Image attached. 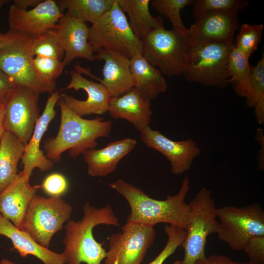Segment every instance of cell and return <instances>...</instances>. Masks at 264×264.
<instances>
[{
	"instance_id": "26",
	"label": "cell",
	"mask_w": 264,
	"mask_h": 264,
	"mask_svg": "<svg viewBox=\"0 0 264 264\" xmlns=\"http://www.w3.org/2000/svg\"><path fill=\"white\" fill-rule=\"evenodd\" d=\"M24 145L12 133L5 131L0 138V193L16 177Z\"/></svg>"
},
{
	"instance_id": "9",
	"label": "cell",
	"mask_w": 264,
	"mask_h": 264,
	"mask_svg": "<svg viewBox=\"0 0 264 264\" xmlns=\"http://www.w3.org/2000/svg\"><path fill=\"white\" fill-rule=\"evenodd\" d=\"M218 239L234 251H241L255 236H264V211L260 204L244 207L225 206L217 209Z\"/></svg>"
},
{
	"instance_id": "18",
	"label": "cell",
	"mask_w": 264,
	"mask_h": 264,
	"mask_svg": "<svg viewBox=\"0 0 264 264\" xmlns=\"http://www.w3.org/2000/svg\"><path fill=\"white\" fill-rule=\"evenodd\" d=\"M60 95L58 91H55L48 98L44 109L36 124L32 135L28 143L24 146L21 159L23 165L22 172L28 183L35 168H38L42 172H46L54 166V162L48 159L44 151L40 149V142L49 123L56 115L55 107L60 98Z\"/></svg>"
},
{
	"instance_id": "32",
	"label": "cell",
	"mask_w": 264,
	"mask_h": 264,
	"mask_svg": "<svg viewBox=\"0 0 264 264\" xmlns=\"http://www.w3.org/2000/svg\"><path fill=\"white\" fill-rule=\"evenodd\" d=\"M247 0H193L195 20L211 12L228 11L239 13L248 5Z\"/></svg>"
},
{
	"instance_id": "44",
	"label": "cell",
	"mask_w": 264,
	"mask_h": 264,
	"mask_svg": "<svg viewBox=\"0 0 264 264\" xmlns=\"http://www.w3.org/2000/svg\"><path fill=\"white\" fill-rule=\"evenodd\" d=\"M9 1H10V0H0V8L5 3L9 2Z\"/></svg>"
},
{
	"instance_id": "10",
	"label": "cell",
	"mask_w": 264,
	"mask_h": 264,
	"mask_svg": "<svg viewBox=\"0 0 264 264\" xmlns=\"http://www.w3.org/2000/svg\"><path fill=\"white\" fill-rule=\"evenodd\" d=\"M72 210L61 197L45 198L36 195L28 206L22 230L48 248L53 236L70 220Z\"/></svg>"
},
{
	"instance_id": "23",
	"label": "cell",
	"mask_w": 264,
	"mask_h": 264,
	"mask_svg": "<svg viewBox=\"0 0 264 264\" xmlns=\"http://www.w3.org/2000/svg\"><path fill=\"white\" fill-rule=\"evenodd\" d=\"M0 235L9 239L15 249L22 258L32 255L44 264H65L66 260L62 254L44 247L23 230L16 227L10 221L0 214Z\"/></svg>"
},
{
	"instance_id": "17",
	"label": "cell",
	"mask_w": 264,
	"mask_h": 264,
	"mask_svg": "<svg viewBox=\"0 0 264 264\" xmlns=\"http://www.w3.org/2000/svg\"><path fill=\"white\" fill-rule=\"evenodd\" d=\"M69 74L70 81L66 88L76 91L83 89L88 97L85 100H80L69 94H61L60 98L67 108L82 117L92 114L101 115L108 112L111 97L101 83L89 80L75 69L71 70Z\"/></svg>"
},
{
	"instance_id": "46",
	"label": "cell",
	"mask_w": 264,
	"mask_h": 264,
	"mask_svg": "<svg viewBox=\"0 0 264 264\" xmlns=\"http://www.w3.org/2000/svg\"><path fill=\"white\" fill-rule=\"evenodd\" d=\"M241 264H253L250 262H248L247 263H241Z\"/></svg>"
},
{
	"instance_id": "33",
	"label": "cell",
	"mask_w": 264,
	"mask_h": 264,
	"mask_svg": "<svg viewBox=\"0 0 264 264\" xmlns=\"http://www.w3.org/2000/svg\"><path fill=\"white\" fill-rule=\"evenodd\" d=\"M264 29L263 24H242L234 44V47L249 58L258 48Z\"/></svg>"
},
{
	"instance_id": "37",
	"label": "cell",
	"mask_w": 264,
	"mask_h": 264,
	"mask_svg": "<svg viewBox=\"0 0 264 264\" xmlns=\"http://www.w3.org/2000/svg\"><path fill=\"white\" fill-rule=\"evenodd\" d=\"M242 250L248 256L250 262L264 264V236H255L249 239Z\"/></svg>"
},
{
	"instance_id": "15",
	"label": "cell",
	"mask_w": 264,
	"mask_h": 264,
	"mask_svg": "<svg viewBox=\"0 0 264 264\" xmlns=\"http://www.w3.org/2000/svg\"><path fill=\"white\" fill-rule=\"evenodd\" d=\"M96 60H103V79L93 75L89 68H85L79 65L74 69L82 74L98 80L108 90L111 97H117L126 93L133 88L129 59L117 52L101 49L95 52Z\"/></svg>"
},
{
	"instance_id": "2",
	"label": "cell",
	"mask_w": 264,
	"mask_h": 264,
	"mask_svg": "<svg viewBox=\"0 0 264 264\" xmlns=\"http://www.w3.org/2000/svg\"><path fill=\"white\" fill-rule=\"evenodd\" d=\"M83 209L81 220H69L65 225L62 254L66 264H101L107 251L103 247L104 243L94 239L93 228L100 224L118 226L119 221L110 205L97 208L87 202Z\"/></svg>"
},
{
	"instance_id": "11",
	"label": "cell",
	"mask_w": 264,
	"mask_h": 264,
	"mask_svg": "<svg viewBox=\"0 0 264 264\" xmlns=\"http://www.w3.org/2000/svg\"><path fill=\"white\" fill-rule=\"evenodd\" d=\"M121 229L109 238L104 264H141L155 240L154 227L127 222Z\"/></svg>"
},
{
	"instance_id": "16",
	"label": "cell",
	"mask_w": 264,
	"mask_h": 264,
	"mask_svg": "<svg viewBox=\"0 0 264 264\" xmlns=\"http://www.w3.org/2000/svg\"><path fill=\"white\" fill-rule=\"evenodd\" d=\"M64 14L56 0H45L30 10H22L11 5L8 20L10 29L36 37L47 30L55 29Z\"/></svg>"
},
{
	"instance_id": "13",
	"label": "cell",
	"mask_w": 264,
	"mask_h": 264,
	"mask_svg": "<svg viewBox=\"0 0 264 264\" xmlns=\"http://www.w3.org/2000/svg\"><path fill=\"white\" fill-rule=\"evenodd\" d=\"M238 13L211 12L196 19L186 33L191 48L210 43H233L234 34L239 25Z\"/></svg>"
},
{
	"instance_id": "40",
	"label": "cell",
	"mask_w": 264,
	"mask_h": 264,
	"mask_svg": "<svg viewBox=\"0 0 264 264\" xmlns=\"http://www.w3.org/2000/svg\"><path fill=\"white\" fill-rule=\"evenodd\" d=\"M43 1V0H14L13 4L21 9L27 10L28 7L34 8Z\"/></svg>"
},
{
	"instance_id": "35",
	"label": "cell",
	"mask_w": 264,
	"mask_h": 264,
	"mask_svg": "<svg viewBox=\"0 0 264 264\" xmlns=\"http://www.w3.org/2000/svg\"><path fill=\"white\" fill-rule=\"evenodd\" d=\"M33 64L38 75L49 83H55V80L65 67L62 60L41 56H35Z\"/></svg>"
},
{
	"instance_id": "38",
	"label": "cell",
	"mask_w": 264,
	"mask_h": 264,
	"mask_svg": "<svg viewBox=\"0 0 264 264\" xmlns=\"http://www.w3.org/2000/svg\"><path fill=\"white\" fill-rule=\"evenodd\" d=\"M16 87L11 78L0 69V106H5Z\"/></svg>"
},
{
	"instance_id": "12",
	"label": "cell",
	"mask_w": 264,
	"mask_h": 264,
	"mask_svg": "<svg viewBox=\"0 0 264 264\" xmlns=\"http://www.w3.org/2000/svg\"><path fill=\"white\" fill-rule=\"evenodd\" d=\"M39 95L28 88L16 86L5 106V131L12 133L24 146L29 141L40 117Z\"/></svg>"
},
{
	"instance_id": "41",
	"label": "cell",
	"mask_w": 264,
	"mask_h": 264,
	"mask_svg": "<svg viewBox=\"0 0 264 264\" xmlns=\"http://www.w3.org/2000/svg\"><path fill=\"white\" fill-rule=\"evenodd\" d=\"M10 40V34L8 31L5 33H0V49L5 46Z\"/></svg>"
},
{
	"instance_id": "27",
	"label": "cell",
	"mask_w": 264,
	"mask_h": 264,
	"mask_svg": "<svg viewBox=\"0 0 264 264\" xmlns=\"http://www.w3.org/2000/svg\"><path fill=\"white\" fill-rule=\"evenodd\" d=\"M115 0H58L56 4L72 17L85 22L94 23L112 7Z\"/></svg>"
},
{
	"instance_id": "3",
	"label": "cell",
	"mask_w": 264,
	"mask_h": 264,
	"mask_svg": "<svg viewBox=\"0 0 264 264\" xmlns=\"http://www.w3.org/2000/svg\"><path fill=\"white\" fill-rule=\"evenodd\" d=\"M57 103L61 111L58 133L43 144L45 155L54 162H59L62 153L67 150L70 157L76 158L85 151L95 148L97 138L110 134L111 121L102 118L85 119L67 108L61 98Z\"/></svg>"
},
{
	"instance_id": "30",
	"label": "cell",
	"mask_w": 264,
	"mask_h": 264,
	"mask_svg": "<svg viewBox=\"0 0 264 264\" xmlns=\"http://www.w3.org/2000/svg\"><path fill=\"white\" fill-rule=\"evenodd\" d=\"M192 2L193 0H152L150 3L161 17L169 21L173 29L186 36L187 28L183 23L180 11Z\"/></svg>"
},
{
	"instance_id": "5",
	"label": "cell",
	"mask_w": 264,
	"mask_h": 264,
	"mask_svg": "<svg viewBox=\"0 0 264 264\" xmlns=\"http://www.w3.org/2000/svg\"><path fill=\"white\" fill-rule=\"evenodd\" d=\"M88 40L94 53L103 49L129 59L142 54V41L133 33L116 0L110 9L89 27Z\"/></svg>"
},
{
	"instance_id": "36",
	"label": "cell",
	"mask_w": 264,
	"mask_h": 264,
	"mask_svg": "<svg viewBox=\"0 0 264 264\" xmlns=\"http://www.w3.org/2000/svg\"><path fill=\"white\" fill-rule=\"evenodd\" d=\"M44 192L52 197H61L68 189L66 179L62 174L52 173L47 176L43 180L41 186Z\"/></svg>"
},
{
	"instance_id": "4",
	"label": "cell",
	"mask_w": 264,
	"mask_h": 264,
	"mask_svg": "<svg viewBox=\"0 0 264 264\" xmlns=\"http://www.w3.org/2000/svg\"><path fill=\"white\" fill-rule=\"evenodd\" d=\"M10 40L0 49V69L12 80L16 86L28 88L39 93H53L56 82L43 80L33 64L32 45L33 37L11 29Z\"/></svg>"
},
{
	"instance_id": "34",
	"label": "cell",
	"mask_w": 264,
	"mask_h": 264,
	"mask_svg": "<svg viewBox=\"0 0 264 264\" xmlns=\"http://www.w3.org/2000/svg\"><path fill=\"white\" fill-rule=\"evenodd\" d=\"M164 230L168 236L167 243L160 253L149 264H163L181 245L185 239L186 231L182 228L166 225Z\"/></svg>"
},
{
	"instance_id": "20",
	"label": "cell",
	"mask_w": 264,
	"mask_h": 264,
	"mask_svg": "<svg viewBox=\"0 0 264 264\" xmlns=\"http://www.w3.org/2000/svg\"><path fill=\"white\" fill-rule=\"evenodd\" d=\"M39 185L31 186L22 172L0 193V214L18 228L22 230L24 218Z\"/></svg>"
},
{
	"instance_id": "28",
	"label": "cell",
	"mask_w": 264,
	"mask_h": 264,
	"mask_svg": "<svg viewBox=\"0 0 264 264\" xmlns=\"http://www.w3.org/2000/svg\"><path fill=\"white\" fill-rule=\"evenodd\" d=\"M249 58L233 47L229 58L228 84L233 85L235 93L245 99L246 104L250 99V67Z\"/></svg>"
},
{
	"instance_id": "19",
	"label": "cell",
	"mask_w": 264,
	"mask_h": 264,
	"mask_svg": "<svg viewBox=\"0 0 264 264\" xmlns=\"http://www.w3.org/2000/svg\"><path fill=\"white\" fill-rule=\"evenodd\" d=\"M88 28L86 22L67 12L59 20L54 30L64 51L62 61L65 66L77 58L91 62L96 60L88 40Z\"/></svg>"
},
{
	"instance_id": "8",
	"label": "cell",
	"mask_w": 264,
	"mask_h": 264,
	"mask_svg": "<svg viewBox=\"0 0 264 264\" xmlns=\"http://www.w3.org/2000/svg\"><path fill=\"white\" fill-rule=\"evenodd\" d=\"M233 43H210L191 48L182 75L190 82L222 88L228 85Z\"/></svg>"
},
{
	"instance_id": "25",
	"label": "cell",
	"mask_w": 264,
	"mask_h": 264,
	"mask_svg": "<svg viewBox=\"0 0 264 264\" xmlns=\"http://www.w3.org/2000/svg\"><path fill=\"white\" fill-rule=\"evenodd\" d=\"M129 19V25L136 37L142 40L152 31L164 27L161 16H153L149 10L150 0H116Z\"/></svg>"
},
{
	"instance_id": "31",
	"label": "cell",
	"mask_w": 264,
	"mask_h": 264,
	"mask_svg": "<svg viewBox=\"0 0 264 264\" xmlns=\"http://www.w3.org/2000/svg\"><path fill=\"white\" fill-rule=\"evenodd\" d=\"M32 49L34 56L63 60L65 53L54 29L47 30L33 37Z\"/></svg>"
},
{
	"instance_id": "42",
	"label": "cell",
	"mask_w": 264,
	"mask_h": 264,
	"mask_svg": "<svg viewBox=\"0 0 264 264\" xmlns=\"http://www.w3.org/2000/svg\"><path fill=\"white\" fill-rule=\"evenodd\" d=\"M5 111V106H0V138L5 132L3 120Z\"/></svg>"
},
{
	"instance_id": "29",
	"label": "cell",
	"mask_w": 264,
	"mask_h": 264,
	"mask_svg": "<svg viewBox=\"0 0 264 264\" xmlns=\"http://www.w3.org/2000/svg\"><path fill=\"white\" fill-rule=\"evenodd\" d=\"M251 96L246 106L254 109L256 119L259 124L264 123V56L256 66L250 67Z\"/></svg>"
},
{
	"instance_id": "39",
	"label": "cell",
	"mask_w": 264,
	"mask_h": 264,
	"mask_svg": "<svg viewBox=\"0 0 264 264\" xmlns=\"http://www.w3.org/2000/svg\"><path fill=\"white\" fill-rule=\"evenodd\" d=\"M194 264H241L229 257L219 254H213L197 260Z\"/></svg>"
},
{
	"instance_id": "43",
	"label": "cell",
	"mask_w": 264,
	"mask_h": 264,
	"mask_svg": "<svg viewBox=\"0 0 264 264\" xmlns=\"http://www.w3.org/2000/svg\"><path fill=\"white\" fill-rule=\"evenodd\" d=\"M0 264H17L13 263L8 259H3L1 261Z\"/></svg>"
},
{
	"instance_id": "22",
	"label": "cell",
	"mask_w": 264,
	"mask_h": 264,
	"mask_svg": "<svg viewBox=\"0 0 264 264\" xmlns=\"http://www.w3.org/2000/svg\"><path fill=\"white\" fill-rule=\"evenodd\" d=\"M134 139L127 138L108 144L100 149H88L82 154L91 176H104L113 172L119 162L136 145Z\"/></svg>"
},
{
	"instance_id": "14",
	"label": "cell",
	"mask_w": 264,
	"mask_h": 264,
	"mask_svg": "<svg viewBox=\"0 0 264 264\" xmlns=\"http://www.w3.org/2000/svg\"><path fill=\"white\" fill-rule=\"evenodd\" d=\"M140 138L148 147L161 153L170 161L171 172L181 175L189 170L194 160L200 155L201 150L192 138L173 141L150 127L140 132Z\"/></svg>"
},
{
	"instance_id": "21",
	"label": "cell",
	"mask_w": 264,
	"mask_h": 264,
	"mask_svg": "<svg viewBox=\"0 0 264 264\" xmlns=\"http://www.w3.org/2000/svg\"><path fill=\"white\" fill-rule=\"evenodd\" d=\"M151 107L150 101L132 88L121 96L111 97L108 112L113 119H125L141 132L150 126Z\"/></svg>"
},
{
	"instance_id": "45",
	"label": "cell",
	"mask_w": 264,
	"mask_h": 264,
	"mask_svg": "<svg viewBox=\"0 0 264 264\" xmlns=\"http://www.w3.org/2000/svg\"><path fill=\"white\" fill-rule=\"evenodd\" d=\"M172 264H182V260H176L173 262Z\"/></svg>"
},
{
	"instance_id": "1",
	"label": "cell",
	"mask_w": 264,
	"mask_h": 264,
	"mask_svg": "<svg viewBox=\"0 0 264 264\" xmlns=\"http://www.w3.org/2000/svg\"><path fill=\"white\" fill-rule=\"evenodd\" d=\"M109 186L123 197L131 212L127 222L154 226L159 223L186 230L189 216V206L185 201L190 188V180L185 176L177 193L158 200L149 197L142 190L122 179L108 184Z\"/></svg>"
},
{
	"instance_id": "6",
	"label": "cell",
	"mask_w": 264,
	"mask_h": 264,
	"mask_svg": "<svg viewBox=\"0 0 264 264\" xmlns=\"http://www.w3.org/2000/svg\"><path fill=\"white\" fill-rule=\"evenodd\" d=\"M141 40L142 55L163 75L182 74L191 50L186 36L162 27L152 31Z\"/></svg>"
},
{
	"instance_id": "7",
	"label": "cell",
	"mask_w": 264,
	"mask_h": 264,
	"mask_svg": "<svg viewBox=\"0 0 264 264\" xmlns=\"http://www.w3.org/2000/svg\"><path fill=\"white\" fill-rule=\"evenodd\" d=\"M189 206L186 236L181 245L184 252L182 264H194L197 260L205 257L207 237L217 233L219 229L217 208L211 190L202 187Z\"/></svg>"
},
{
	"instance_id": "24",
	"label": "cell",
	"mask_w": 264,
	"mask_h": 264,
	"mask_svg": "<svg viewBox=\"0 0 264 264\" xmlns=\"http://www.w3.org/2000/svg\"><path fill=\"white\" fill-rule=\"evenodd\" d=\"M130 61L133 88L143 97L151 101L166 91L167 84L163 74L142 54L133 56Z\"/></svg>"
}]
</instances>
